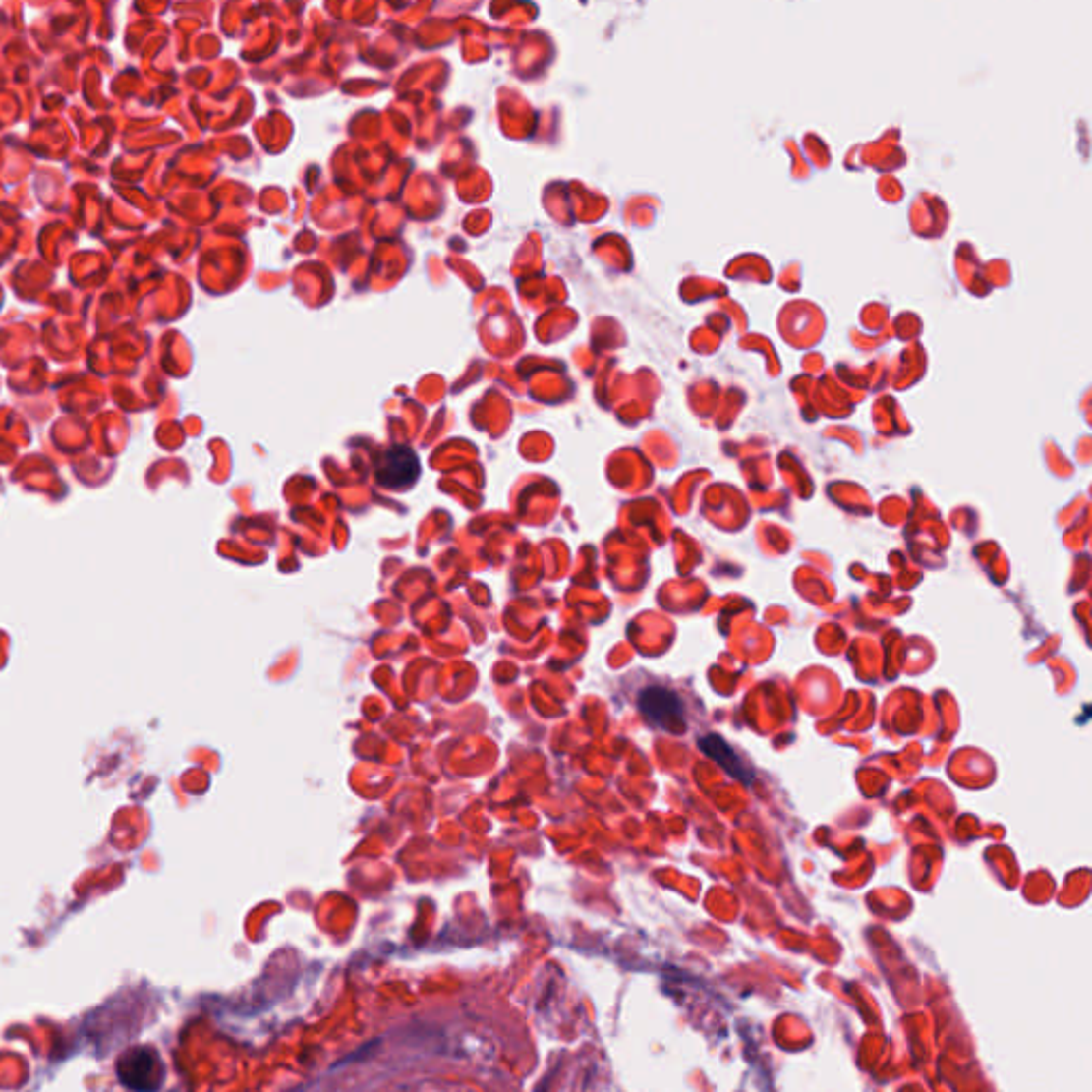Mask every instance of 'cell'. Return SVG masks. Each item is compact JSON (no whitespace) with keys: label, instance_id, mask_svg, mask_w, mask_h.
<instances>
[{"label":"cell","instance_id":"cell-1","mask_svg":"<svg viewBox=\"0 0 1092 1092\" xmlns=\"http://www.w3.org/2000/svg\"><path fill=\"white\" fill-rule=\"evenodd\" d=\"M640 713L645 719L670 734H683L687 727L685 705L681 696L666 687H649L638 698Z\"/></svg>","mask_w":1092,"mask_h":1092},{"label":"cell","instance_id":"cell-3","mask_svg":"<svg viewBox=\"0 0 1092 1092\" xmlns=\"http://www.w3.org/2000/svg\"><path fill=\"white\" fill-rule=\"evenodd\" d=\"M421 474L419 457L412 453L410 448L395 446L388 448L380 457L378 466H375V476H378L380 485L388 489H406L414 485Z\"/></svg>","mask_w":1092,"mask_h":1092},{"label":"cell","instance_id":"cell-4","mask_svg":"<svg viewBox=\"0 0 1092 1092\" xmlns=\"http://www.w3.org/2000/svg\"><path fill=\"white\" fill-rule=\"evenodd\" d=\"M700 749L705 751L711 760L718 762L725 773H730L732 776H736V779L745 781V783H749L753 779L751 769L743 762V758H740L738 753L725 743L721 736H718V734L702 736L700 738Z\"/></svg>","mask_w":1092,"mask_h":1092},{"label":"cell","instance_id":"cell-2","mask_svg":"<svg viewBox=\"0 0 1092 1092\" xmlns=\"http://www.w3.org/2000/svg\"><path fill=\"white\" fill-rule=\"evenodd\" d=\"M118 1075L124 1086L137 1092H156L165 1077L158 1054L149 1048H135L118 1063Z\"/></svg>","mask_w":1092,"mask_h":1092}]
</instances>
